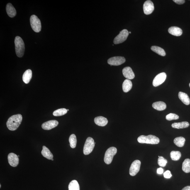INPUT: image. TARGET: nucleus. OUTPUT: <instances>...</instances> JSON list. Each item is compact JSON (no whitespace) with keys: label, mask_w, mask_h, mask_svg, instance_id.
Segmentation results:
<instances>
[{"label":"nucleus","mask_w":190,"mask_h":190,"mask_svg":"<svg viewBox=\"0 0 190 190\" xmlns=\"http://www.w3.org/2000/svg\"><path fill=\"white\" fill-rule=\"evenodd\" d=\"M22 120V116L21 114L13 115L8 118L6 123L7 128L10 130L15 131L20 126Z\"/></svg>","instance_id":"obj_1"},{"label":"nucleus","mask_w":190,"mask_h":190,"mask_svg":"<svg viewBox=\"0 0 190 190\" xmlns=\"http://www.w3.org/2000/svg\"><path fill=\"white\" fill-rule=\"evenodd\" d=\"M137 140L140 143H146L156 145L159 142V139L158 137L152 135H149L146 136L141 135L138 137Z\"/></svg>","instance_id":"obj_2"},{"label":"nucleus","mask_w":190,"mask_h":190,"mask_svg":"<svg viewBox=\"0 0 190 190\" xmlns=\"http://www.w3.org/2000/svg\"><path fill=\"white\" fill-rule=\"evenodd\" d=\"M15 51L17 56L21 57L24 54L25 45L21 37L16 36L15 38Z\"/></svg>","instance_id":"obj_3"},{"label":"nucleus","mask_w":190,"mask_h":190,"mask_svg":"<svg viewBox=\"0 0 190 190\" xmlns=\"http://www.w3.org/2000/svg\"><path fill=\"white\" fill-rule=\"evenodd\" d=\"M30 24L32 29L36 33H39L41 29V24L40 20L35 15H33L30 17Z\"/></svg>","instance_id":"obj_4"},{"label":"nucleus","mask_w":190,"mask_h":190,"mask_svg":"<svg viewBox=\"0 0 190 190\" xmlns=\"http://www.w3.org/2000/svg\"><path fill=\"white\" fill-rule=\"evenodd\" d=\"M95 142L93 138L91 137H89L86 140L83 152L85 155H88L92 152L95 146Z\"/></svg>","instance_id":"obj_5"},{"label":"nucleus","mask_w":190,"mask_h":190,"mask_svg":"<svg viewBox=\"0 0 190 190\" xmlns=\"http://www.w3.org/2000/svg\"><path fill=\"white\" fill-rule=\"evenodd\" d=\"M117 149L115 147H111L108 148L105 153L104 161L105 163L109 164L111 163L113 157L116 154Z\"/></svg>","instance_id":"obj_6"},{"label":"nucleus","mask_w":190,"mask_h":190,"mask_svg":"<svg viewBox=\"0 0 190 190\" xmlns=\"http://www.w3.org/2000/svg\"><path fill=\"white\" fill-rule=\"evenodd\" d=\"M129 35V32L126 29H124L120 32L119 34L115 37L113 43L115 44H118L123 43L127 39Z\"/></svg>","instance_id":"obj_7"},{"label":"nucleus","mask_w":190,"mask_h":190,"mask_svg":"<svg viewBox=\"0 0 190 190\" xmlns=\"http://www.w3.org/2000/svg\"><path fill=\"white\" fill-rule=\"evenodd\" d=\"M141 162L140 160L134 161L131 166L129 174L131 176H135L138 173L140 170Z\"/></svg>","instance_id":"obj_8"},{"label":"nucleus","mask_w":190,"mask_h":190,"mask_svg":"<svg viewBox=\"0 0 190 190\" xmlns=\"http://www.w3.org/2000/svg\"><path fill=\"white\" fill-rule=\"evenodd\" d=\"M166 78L167 75L165 73H161L158 74L156 76L152 82L153 86L154 87H157L160 85L164 82Z\"/></svg>","instance_id":"obj_9"},{"label":"nucleus","mask_w":190,"mask_h":190,"mask_svg":"<svg viewBox=\"0 0 190 190\" xmlns=\"http://www.w3.org/2000/svg\"><path fill=\"white\" fill-rule=\"evenodd\" d=\"M125 62V59L124 57H111L108 61V64L111 66H117L121 65Z\"/></svg>","instance_id":"obj_10"},{"label":"nucleus","mask_w":190,"mask_h":190,"mask_svg":"<svg viewBox=\"0 0 190 190\" xmlns=\"http://www.w3.org/2000/svg\"><path fill=\"white\" fill-rule=\"evenodd\" d=\"M143 11L145 15H149L153 12L154 10V6L153 2L152 1H145L143 4Z\"/></svg>","instance_id":"obj_11"},{"label":"nucleus","mask_w":190,"mask_h":190,"mask_svg":"<svg viewBox=\"0 0 190 190\" xmlns=\"http://www.w3.org/2000/svg\"><path fill=\"white\" fill-rule=\"evenodd\" d=\"M59 122L56 120H51L45 122L42 125V129L45 130H50L57 127Z\"/></svg>","instance_id":"obj_12"},{"label":"nucleus","mask_w":190,"mask_h":190,"mask_svg":"<svg viewBox=\"0 0 190 190\" xmlns=\"http://www.w3.org/2000/svg\"><path fill=\"white\" fill-rule=\"evenodd\" d=\"M8 160L10 165L13 167H16L19 163V159L17 155L13 153L8 154Z\"/></svg>","instance_id":"obj_13"},{"label":"nucleus","mask_w":190,"mask_h":190,"mask_svg":"<svg viewBox=\"0 0 190 190\" xmlns=\"http://www.w3.org/2000/svg\"><path fill=\"white\" fill-rule=\"evenodd\" d=\"M123 74L124 77L129 80H131L134 78L135 75L134 73L131 68L129 67H125L123 69Z\"/></svg>","instance_id":"obj_14"},{"label":"nucleus","mask_w":190,"mask_h":190,"mask_svg":"<svg viewBox=\"0 0 190 190\" xmlns=\"http://www.w3.org/2000/svg\"><path fill=\"white\" fill-rule=\"evenodd\" d=\"M94 121L96 124L99 126H104L107 124V119L102 116L96 117L94 119Z\"/></svg>","instance_id":"obj_15"},{"label":"nucleus","mask_w":190,"mask_h":190,"mask_svg":"<svg viewBox=\"0 0 190 190\" xmlns=\"http://www.w3.org/2000/svg\"><path fill=\"white\" fill-rule=\"evenodd\" d=\"M168 31L170 34L175 36H180L182 34V30L180 28L176 27H170Z\"/></svg>","instance_id":"obj_16"},{"label":"nucleus","mask_w":190,"mask_h":190,"mask_svg":"<svg viewBox=\"0 0 190 190\" xmlns=\"http://www.w3.org/2000/svg\"><path fill=\"white\" fill-rule=\"evenodd\" d=\"M6 11L8 16L10 17H13L16 15V10L11 3H9L7 4Z\"/></svg>","instance_id":"obj_17"},{"label":"nucleus","mask_w":190,"mask_h":190,"mask_svg":"<svg viewBox=\"0 0 190 190\" xmlns=\"http://www.w3.org/2000/svg\"><path fill=\"white\" fill-rule=\"evenodd\" d=\"M178 96L180 100L184 104L188 105L190 103V100L189 96L186 93L180 92L178 94Z\"/></svg>","instance_id":"obj_18"},{"label":"nucleus","mask_w":190,"mask_h":190,"mask_svg":"<svg viewBox=\"0 0 190 190\" xmlns=\"http://www.w3.org/2000/svg\"><path fill=\"white\" fill-rule=\"evenodd\" d=\"M152 106L154 109L159 111H163L165 110L167 108L166 103L163 102L161 101L154 103L152 104Z\"/></svg>","instance_id":"obj_19"},{"label":"nucleus","mask_w":190,"mask_h":190,"mask_svg":"<svg viewBox=\"0 0 190 190\" xmlns=\"http://www.w3.org/2000/svg\"><path fill=\"white\" fill-rule=\"evenodd\" d=\"M132 86V82L130 80H125L122 85L123 91L125 93H127L131 89Z\"/></svg>","instance_id":"obj_20"},{"label":"nucleus","mask_w":190,"mask_h":190,"mask_svg":"<svg viewBox=\"0 0 190 190\" xmlns=\"http://www.w3.org/2000/svg\"><path fill=\"white\" fill-rule=\"evenodd\" d=\"M32 77V72L30 69L27 70L23 74V80L25 84H28L29 82Z\"/></svg>","instance_id":"obj_21"},{"label":"nucleus","mask_w":190,"mask_h":190,"mask_svg":"<svg viewBox=\"0 0 190 190\" xmlns=\"http://www.w3.org/2000/svg\"><path fill=\"white\" fill-rule=\"evenodd\" d=\"M41 154L43 156L48 159H53V156L51 152L47 147L43 146V149L41 152Z\"/></svg>","instance_id":"obj_22"},{"label":"nucleus","mask_w":190,"mask_h":190,"mask_svg":"<svg viewBox=\"0 0 190 190\" xmlns=\"http://www.w3.org/2000/svg\"><path fill=\"white\" fill-rule=\"evenodd\" d=\"M189 124L187 122H183L180 123H174L172 125L173 128L181 129L187 128L189 127Z\"/></svg>","instance_id":"obj_23"},{"label":"nucleus","mask_w":190,"mask_h":190,"mask_svg":"<svg viewBox=\"0 0 190 190\" xmlns=\"http://www.w3.org/2000/svg\"><path fill=\"white\" fill-rule=\"evenodd\" d=\"M185 141V139L182 137H176L174 140V144L179 147H182L184 146Z\"/></svg>","instance_id":"obj_24"},{"label":"nucleus","mask_w":190,"mask_h":190,"mask_svg":"<svg viewBox=\"0 0 190 190\" xmlns=\"http://www.w3.org/2000/svg\"><path fill=\"white\" fill-rule=\"evenodd\" d=\"M151 50L153 52H156V53L158 54L159 55L164 57L166 55L165 51L163 49L161 48L156 46H152L151 47Z\"/></svg>","instance_id":"obj_25"},{"label":"nucleus","mask_w":190,"mask_h":190,"mask_svg":"<svg viewBox=\"0 0 190 190\" xmlns=\"http://www.w3.org/2000/svg\"><path fill=\"white\" fill-rule=\"evenodd\" d=\"M183 171L186 173L190 172V159H185L183 162L182 166Z\"/></svg>","instance_id":"obj_26"},{"label":"nucleus","mask_w":190,"mask_h":190,"mask_svg":"<svg viewBox=\"0 0 190 190\" xmlns=\"http://www.w3.org/2000/svg\"><path fill=\"white\" fill-rule=\"evenodd\" d=\"M170 156L172 160L177 161L180 159L181 154L179 151H173L170 152Z\"/></svg>","instance_id":"obj_27"},{"label":"nucleus","mask_w":190,"mask_h":190,"mask_svg":"<svg viewBox=\"0 0 190 190\" xmlns=\"http://www.w3.org/2000/svg\"><path fill=\"white\" fill-rule=\"evenodd\" d=\"M69 190H80V186L77 181L74 180L69 183Z\"/></svg>","instance_id":"obj_28"},{"label":"nucleus","mask_w":190,"mask_h":190,"mask_svg":"<svg viewBox=\"0 0 190 190\" xmlns=\"http://www.w3.org/2000/svg\"><path fill=\"white\" fill-rule=\"evenodd\" d=\"M69 142L71 147L72 148H75L77 143V138L75 135L72 134L70 136L69 138Z\"/></svg>","instance_id":"obj_29"},{"label":"nucleus","mask_w":190,"mask_h":190,"mask_svg":"<svg viewBox=\"0 0 190 190\" xmlns=\"http://www.w3.org/2000/svg\"><path fill=\"white\" fill-rule=\"evenodd\" d=\"M67 112V110L66 108H60L55 110L53 113V115L55 116H60L65 115Z\"/></svg>","instance_id":"obj_30"},{"label":"nucleus","mask_w":190,"mask_h":190,"mask_svg":"<svg viewBox=\"0 0 190 190\" xmlns=\"http://www.w3.org/2000/svg\"><path fill=\"white\" fill-rule=\"evenodd\" d=\"M167 163V159L164 158L163 157L160 156L158 159V163L159 166L162 167H164Z\"/></svg>","instance_id":"obj_31"},{"label":"nucleus","mask_w":190,"mask_h":190,"mask_svg":"<svg viewBox=\"0 0 190 190\" xmlns=\"http://www.w3.org/2000/svg\"><path fill=\"white\" fill-rule=\"evenodd\" d=\"M179 117L175 114L170 113L169 114L166 116V119L169 121L170 120H177L179 119Z\"/></svg>","instance_id":"obj_32"},{"label":"nucleus","mask_w":190,"mask_h":190,"mask_svg":"<svg viewBox=\"0 0 190 190\" xmlns=\"http://www.w3.org/2000/svg\"><path fill=\"white\" fill-rule=\"evenodd\" d=\"M163 175L164 177L166 179H170L172 177V175L170 171L168 170L164 173Z\"/></svg>","instance_id":"obj_33"},{"label":"nucleus","mask_w":190,"mask_h":190,"mask_svg":"<svg viewBox=\"0 0 190 190\" xmlns=\"http://www.w3.org/2000/svg\"><path fill=\"white\" fill-rule=\"evenodd\" d=\"M175 3L178 4H182L185 2L184 0H174Z\"/></svg>","instance_id":"obj_34"},{"label":"nucleus","mask_w":190,"mask_h":190,"mask_svg":"<svg viewBox=\"0 0 190 190\" xmlns=\"http://www.w3.org/2000/svg\"><path fill=\"white\" fill-rule=\"evenodd\" d=\"M163 169L162 168H159L157 169V173L159 174H162L163 173Z\"/></svg>","instance_id":"obj_35"},{"label":"nucleus","mask_w":190,"mask_h":190,"mask_svg":"<svg viewBox=\"0 0 190 190\" xmlns=\"http://www.w3.org/2000/svg\"><path fill=\"white\" fill-rule=\"evenodd\" d=\"M182 190H190V186H187L183 188Z\"/></svg>","instance_id":"obj_36"},{"label":"nucleus","mask_w":190,"mask_h":190,"mask_svg":"<svg viewBox=\"0 0 190 190\" xmlns=\"http://www.w3.org/2000/svg\"><path fill=\"white\" fill-rule=\"evenodd\" d=\"M129 34H131V32H129Z\"/></svg>","instance_id":"obj_37"},{"label":"nucleus","mask_w":190,"mask_h":190,"mask_svg":"<svg viewBox=\"0 0 190 190\" xmlns=\"http://www.w3.org/2000/svg\"><path fill=\"white\" fill-rule=\"evenodd\" d=\"M51 160H52V161H53V160H54V159H51Z\"/></svg>","instance_id":"obj_38"},{"label":"nucleus","mask_w":190,"mask_h":190,"mask_svg":"<svg viewBox=\"0 0 190 190\" xmlns=\"http://www.w3.org/2000/svg\"><path fill=\"white\" fill-rule=\"evenodd\" d=\"M189 87H190V84H189Z\"/></svg>","instance_id":"obj_39"},{"label":"nucleus","mask_w":190,"mask_h":190,"mask_svg":"<svg viewBox=\"0 0 190 190\" xmlns=\"http://www.w3.org/2000/svg\"><path fill=\"white\" fill-rule=\"evenodd\" d=\"M1 187V185H0V187Z\"/></svg>","instance_id":"obj_40"},{"label":"nucleus","mask_w":190,"mask_h":190,"mask_svg":"<svg viewBox=\"0 0 190 190\" xmlns=\"http://www.w3.org/2000/svg\"><path fill=\"white\" fill-rule=\"evenodd\" d=\"M67 111H68L69 110L68 109H67Z\"/></svg>","instance_id":"obj_41"},{"label":"nucleus","mask_w":190,"mask_h":190,"mask_svg":"<svg viewBox=\"0 0 190 190\" xmlns=\"http://www.w3.org/2000/svg\"><path fill=\"white\" fill-rule=\"evenodd\" d=\"M18 157H20V156L18 155Z\"/></svg>","instance_id":"obj_42"}]
</instances>
